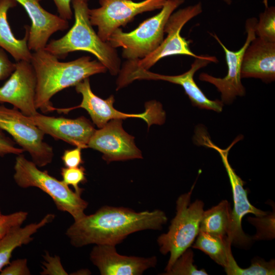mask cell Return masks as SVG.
<instances>
[{
    "instance_id": "10",
    "label": "cell",
    "mask_w": 275,
    "mask_h": 275,
    "mask_svg": "<svg viewBox=\"0 0 275 275\" xmlns=\"http://www.w3.org/2000/svg\"><path fill=\"white\" fill-rule=\"evenodd\" d=\"M0 129L10 134L30 154L38 167H45L52 162L53 149L44 141V133L18 109L0 105Z\"/></svg>"
},
{
    "instance_id": "12",
    "label": "cell",
    "mask_w": 275,
    "mask_h": 275,
    "mask_svg": "<svg viewBox=\"0 0 275 275\" xmlns=\"http://www.w3.org/2000/svg\"><path fill=\"white\" fill-rule=\"evenodd\" d=\"M168 0H99L100 7L88 10L90 22L98 27L97 35L106 42L111 34L143 12L162 8Z\"/></svg>"
},
{
    "instance_id": "20",
    "label": "cell",
    "mask_w": 275,
    "mask_h": 275,
    "mask_svg": "<svg viewBox=\"0 0 275 275\" xmlns=\"http://www.w3.org/2000/svg\"><path fill=\"white\" fill-rule=\"evenodd\" d=\"M17 4L15 0H0V47L10 53L16 62H30L32 52L28 45L30 26H24L25 35L19 39L13 33L8 20V11Z\"/></svg>"
},
{
    "instance_id": "2",
    "label": "cell",
    "mask_w": 275,
    "mask_h": 275,
    "mask_svg": "<svg viewBox=\"0 0 275 275\" xmlns=\"http://www.w3.org/2000/svg\"><path fill=\"white\" fill-rule=\"evenodd\" d=\"M30 62L37 80L35 106L44 113L56 110L50 99L58 92L107 70L99 61L91 60L89 56L61 62L44 48L32 52Z\"/></svg>"
},
{
    "instance_id": "28",
    "label": "cell",
    "mask_w": 275,
    "mask_h": 275,
    "mask_svg": "<svg viewBox=\"0 0 275 275\" xmlns=\"http://www.w3.org/2000/svg\"><path fill=\"white\" fill-rule=\"evenodd\" d=\"M61 174L64 183L72 186L76 193L81 195L84 189L79 187V184L84 183L87 181L85 169L83 167H63L61 170Z\"/></svg>"
},
{
    "instance_id": "19",
    "label": "cell",
    "mask_w": 275,
    "mask_h": 275,
    "mask_svg": "<svg viewBox=\"0 0 275 275\" xmlns=\"http://www.w3.org/2000/svg\"><path fill=\"white\" fill-rule=\"evenodd\" d=\"M241 77L255 78L268 84L275 80V42L256 37L242 59Z\"/></svg>"
},
{
    "instance_id": "7",
    "label": "cell",
    "mask_w": 275,
    "mask_h": 275,
    "mask_svg": "<svg viewBox=\"0 0 275 275\" xmlns=\"http://www.w3.org/2000/svg\"><path fill=\"white\" fill-rule=\"evenodd\" d=\"M77 93L81 94L82 99L79 105L76 106L58 108V113L67 114L72 109L82 108L90 116L92 120L99 128L103 127L110 120L138 118L143 119L148 127L152 124L161 125L166 120V113L162 105L156 101L148 102L145 105L146 109L141 114H125L115 108L113 96L103 99L96 95L92 91L89 78H87L75 86Z\"/></svg>"
},
{
    "instance_id": "23",
    "label": "cell",
    "mask_w": 275,
    "mask_h": 275,
    "mask_svg": "<svg viewBox=\"0 0 275 275\" xmlns=\"http://www.w3.org/2000/svg\"><path fill=\"white\" fill-rule=\"evenodd\" d=\"M231 211L230 203L226 200H222L208 210H204L199 231L219 237L227 236Z\"/></svg>"
},
{
    "instance_id": "34",
    "label": "cell",
    "mask_w": 275,
    "mask_h": 275,
    "mask_svg": "<svg viewBox=\"0 0 275 275\" xmlns=\"http://www.w3.org/2000/svg\"><path fill=\"white\" fill-rule=\"evenodd\" d=\"M15 68L16 63L12 62L6 51L0 47V80L9 78Z\"/></svg>"
},
{
    "instance_id": "9",
    "label": "cell",
    "mask_w": 275,
    "mask_h": 275,
    "mask_svg": "<svg viewBox=\"0 0 275 275\" xmlns=\"http://www.w3.org/2000/svg\"><path fill=\"white\" fill-rule=\"evenodd\" d=\"M202 11V3L198 2L173 12L164 26V31L167 36L160 45L143 58L128 60L121 70L128 71L137 68L148 70L162 58L171 56L184 55L200 58L201 55L192 52L189 48V42L181 36L180 33L183 26L200 14Z\"/></svg>"
},
{
    "instance_id": "4",
    "label": "cell",
    "mask_w": 275,
    "mask_h": 275,
    "mask_svg": "<svg viewBox=\"0 0 275 275\" xmlns=\"http://www.w3.org/2000/svg\"><path fill=\"white\" fill-rule=\"evenodd\" d=\"M13 179L20 187H35L47 194L53 201L57 208L70 214L74 221L86 215L85 210L88 203L81 195L72 190L62 180L39 170L32 161L22 154L18 155L14 167Z\"/></svg>"
},
{
    "instance_id": "31",
    "label": "cell",
    "mask_w": 275,
    "mask_h": 275,
    "mask_svg": "<svg viewBox=\"0 0 275 275\" xmlns=\"http://www.w3.org/2000/svg\"><path fill=\"white\" fill-rule=\"evenodd\" d=\"M31 271L25 258L18 259L10 262L1 271V275H30Z\"/></svg>"
},
{
    "instance_id": "17",
    "label": "cell",
    "mask_w": 275,
    "mask_h": 275,
    "mask_svg": "<svg viewBox=\"0 0 275 275\" xmlns=\"http://www.w3.org/2000/svg\"><path fill=\"white\" fill-rule=\"evenodd\" d=\"M90 258L101 275H141L157 264L155 256L145 258L119 254L115 245L96 244Z\"/></svg>"
},
{
    "instance_id": "14",
    "label": "cell",
    "mask_w": 275,
    "mask_h": 275,
    "mask_svg": "<svg viewBox=\"0 0 275 275\" xmlns=\"http://www.w3.org/2000/svg\"><path fill=\"white\" fill-rule=\"evenodd\" d=\"M88 147L101 152L102 158L108 163L142 158L134 137L123 128L122 119L110 120L102 128L95 130Z\"/></svg>"
},
{
    "instance_id": "3",
    "label": "cell",
    "mask_w": 275,
    "mask_h": 275,
    "mask_svg": "<svg viewBox=\"0 0 275 275\" xmlns=\"http://www.w3.org/2000/svg\"><path fill=\"white\" fill-rule=\"evenodd\" d=\"M75 21L72 27L62 37L52 40L44 49L59 59L70 52L83 51L95 56L112 75L120 70V60L115 48L103 41L93 29L88 14V1L72 0Z\"/></svg>"
},
{
    "instance_id": "6",
    "label": "cell",
    "mask_w": 275,
    "mask_h": 275,
    "mask_svg": "<svg viewBox=\"0 0 275 275\" xmlns=\"http://www.w3.org/2000/svg\"><path fill=\"white\" fill-rule=\"evenodd\" d=\"M184 0H168L161 11L129 33L116 30L108 38L113 47H122V56L128 60L144 58L155 50L164 39V26L170 15Z\"/></svg>"
},
{
    "instance_id": "30",
    "label": "cell",
    "mask_w": 275,
    "mask_h": 275,
    "mask_svg": "<svg viewBox=\"0 0 275 275\" xmlns=\"http://www.w3.org/2000/svg\"><path fill=\"white\" fill-rule=\"evenodd\" d=\"M42 270L40 272L42 275H67V272L64 268L60 257L50 256L46 252L43 256Z\"/></svg>"
},
{
    "instance_id": "25",
    "label": "cell",
    "mask_w": 275,
    "mask_h": 275,
    "mask_svg": "<svg viewBox=\"0 0 275 275\" xmlns=\"http://www.w3.org/2000/svg\"><path fill=\"white\" fill-rule=\"evenodd\" d=\"M193 262V252L191 249L188 248L178 258L170 269L162 274L207 275L208 274L204 269L199 270Z\"/></svg>"
},
{
    "instance_id": "15",
    "label": "cell",
    "mask_w": 275,
    "mask_h": 275,
    "mask_svg": "<svg viewBox=\"0 0 275 275\" xmlns=\"http://www.w3.org/2000/svg\"><path fill=\"white\" fill-rule=\"evenodd\" d=\"M36 76L29 61H19L5 84L0 87V103H9L25 116L38 112L35 106Z\"/></svg>"
},
{
    "instance_id": "33",
    "label": "cell",
    "mask_w": 275,
    "mask_h": 275,
    "mask_svg": "<svg viewBox=\"0 0 275 275\" xmlns=\"http://www.w3.org/2000/svg\"><path fill=\"white\" fill-rule=\"evenodd\" d=\"M21 148L15 146V143L6 135L3 130L0 129V156L4 157L6 155L13 154L19 155L24 152Z\"/></svg>"
},
{
    "instance_id": "36",
    "label": "cell",
    "mask_w": 275,
    "mask_h": 275,
    "mask_svg": "<svg viewBox=\"0 0 275 275\" xmlns=\"http://www.w3.org/2000/svg\"><path fill=\"white\" fill-rule=\"evenodd\" d=\"M227 5H230L232 3V0H221Z\"/></svg>"
},
{
    "instance_id": "29",
    "label": "cell",
    "mask_w": 275,
    "mask_h": 275,
    "mask_svg": "<svg viewBox=\"0 0 275 275\" xmlns=\"http://www.w3.org/2000/svg\"><path fill=\"white\" fill-rule=\"evenodd\" d=\"M28 216V212L24 211L3 214L0 218V240L12 229L22 226Z\"/></svg>"
},
{
    "instance_id": "13",
    "label": "cell",
    "mask_w": 275,
    "mask_h": 275,
    "mask_svg": "<svg viewBox=\"0 0 275 275\" xmlns=\"http://www.w3.org/2000/svg\"><path fill=\"white\" fill-rule=\"evenodd\" d=\"M257 22V19L255 17L246 19L245 23L246 40L242 46L236 51L229 49L216 34H211L225 53L228 67L227 74L222 78L214 77L206 73H201L199 79L214 86L221 93V100L224 104H230L237 97H243L245 95V89L241 82V64L246 48L256 37L255 28Z\"/></svg>"
},
{
    "instance_id": "37",
    "label": "cell",
    "mask_w": 275,
    "mask_h": 275,
    "mask_svg": "<svg viewBox=\"0 0 275 275\" xmlns=\"http://www.w3.org/2000/svg\"><path fill=\"white\" fill-rule=\"evenodd\" d=\"M263 3L264 4L265 7L268 6V0H263Z\"/></svg>"
},
{
    "instance_id": "27",
    "label": "cell",
    "mask_w": 275,
    "mask_h": 275,
    "mask_svg": "<svg viewBox=\"0 0 275 275\" xmlns=\"http://www.w3.org/2000/svg\"><path fill=\"white\" fill-rule=\"evenodd\" d=\"M275 274V261H266L256 257L251 261V265L246 268L235 266L227 274L229 275H272Z\"/></svg>"
},
{
    "instance_id": "18",
    "label": "cell",
    "mask_w": 275,
    "mask_h": 275,
    "mask_svg": "<svg viewBox=\"0 0 275 275\" xmlns=\"http://www.w3.org/2000/svg\"><path fill=\"white\" fill-rule=\"evenodd\" d=\"M15 1L24 8L31 21L28 42L31 51L44 48L53 33L68 28V20L43 9L40 4L41 0Z\"/></svg>"
},
{
    "instance_id": "38",
    "label": "cell",
    "mask_w": 275,
    "mask_h": 275,
    "mask_svg": "<svg viewBox=\"0 0 275 275\" xmlns=\"http://www.w3.org/2000/svg\"><path fill=\"white\" fill-rule=\"evenodd\" d=\"M2 215H3V214H2V212H1V208H0V218L2 217Z\"/></svg>"
},
{
    "instance_id": "26",
    "label": "cell",
    "mask_w": 275,
    "mask_h": 275,
    "mask_svg": "<svg viewBox=\"0 0 275 275\" xmlns=\"http://www.w3.org/2000/svg\"><path fill=\"white\" fill-rule=\"evenodd\" d=\"M256 37L275 42V7H265L260 13L255 28Z\"/></svg>"
},
{
    "instance_id": "35",
    "label": "cell",
    "mask_w": 275,
    "mask_h": 275,
    "mask_svg": "<svg viewBox=\"0 0 275 275\" xmlns=\"http://www.w3.org/2000/svg\"><path fill=\"white\" fill-rule=\"evenodd\" d=\"M57 8L59 16L65 20L72 18L73 13L70 3L72 0H53ZM88 2V0H86Z\"/></svg>"
},
{
    "instance_id": "24",
    "label": "cell",
    "mask_w": 275,
    "mask_h": 275,
    "mask_svg": "<svg viewBox=\"0 0 275 275\" xmlns=\"http://www.w3.org/2000/svg\"><path fill=\"white\" fill-rule=\"evenodd\" d=\"M248 222L256 228V234L251 237L252 240H272L275 237V214L273 212H268L266 214L256 216L249 217Z\"/></svg>"
},
{
    "instance_id": "5",
    "label": "cell",
    "mask_w": 275,
    "mask_h": 275,
    "mask_svg": "<svg viewBox=\"0 0 275 275\" xmlns=\"http://www.w3.org/2000/svg\"><path fill=\"white\" fill-rule=\"evenodd\" d=\"M194 186L195 184L189 191L178 197L176 215L171 221L169 231L157 238L160 253L170 254L165 272L169 271L178 258L191 246L199 232L204 204L200 200L190 203Z\"/></svg>"
},
{
    "instance_id": "1",
    "label": "cell",
    "mask_w": 275,
    "mask_h": 275,
    "mask_svg": "<svg viewBox=\"0 0 275 275\" xmlns=\"http://www.w3.org/2000/svg\"><path fill=\"white\" fill-rule=\"evenodd\" d=\"M167 221L166 213L159 209L136 212L126 207L104 206L74 221L65 234L76 248L90 244L116 246L132 233L161 230Z\"/></svg>"
},
{
    "instance_id": "8",
    "label": "cell",
    "mask_w": 275,
    "mask_h": 275,
    "mask_svg": "<svg viewBox=\"0 0 275 275\" xmlns=\"http://www.w3.org/2000/svg\"><path fill=\"white\" fill-rule=\"evenodd\" d=\"M215 56L201 55L195 58L190 69L183 74L177 75H166L149 71L144 69H134L121 71L118 78L117 90L129 84L136 79L161 80L180 85L188 97L193 105L200 109L211 110L217 113L222 112L224 104L221 100L208 98L196 83L194 76L199 69L211 63H216Z\"/></svg>"
},
{
    "instance_id": "16",
    "label": "cell",
    "mask_w": 275,
    "mask_h": 275,
    "mask_svg": "<svg viewBox=\"0 0 275 275\" xmlns=\"http://www.w3.org/2000/svg\"><path fill=\"white\" fill-rule=\"evenodd\" d=\"M27 117L44 134L81 149L88 148L89 141L96 130L85 117L73 119L47 116L38 113Z\"/></svg>"
},
{
    "instance_id": "11",
    "label": "cell",
    "mask_w": 275,
    "mask_h": 275,
    "mask_svg": "<svg viewBox=\"0 0 275 275\" xmlns=\"http://www.w3.org/2000/svg\"><path fill=\"white\" fill-rule=\"evenodd\" d=\"M240 135L237 136L226 149H222L214 144L210 138L205 141V147L215 150L220 155L229 178L232 188L234 202L233 209L231 211V223L227 237L232 244L240 247H247L252 242L251 237L247 236L242 229V217L248 213L256 216H263L267 212L262 211L252 205L248 198V192L243 187L244 182L235 173L228 161L229 152L233 146L241 141Z\"/></svg>"
},
{
    "instance_id": "22",
    "label": "cell",
    "mask_w": 275,
    "mask_h": 275,
    "mask_svg": "<svg viewBox=\"0 0 275 275\" xmlns=\"http://www.w3.org/2000/svg\"><path fill=\"white\" fill-rule=\"evenodd\" d=\"M193 248L208 255L213 261L228 272L237 264L232 253V243L227 236L219 237L199 231ZM226 272V273H227Z\"/></svg>"
},
{
    "instance_id": "32",
    "label": "cell",
    "mask_w": 275,
    "mask_h": 275,
    "mask_svg": "<svg viewBox=\"0 0 275 275\" xmlns=\"http://www.w3.org/2000/svg\"><path fill=\"white\" fill-rule=\"evenodd\" d=\"M81 148H76L64 151L61 157L64 165L66 168H76L80 166L84 161L81 157Z\"/></svg>"
},
{
    "instance_id": "21",
    "label": "cell",
    "mask_w": 275,
    "mask_h": 275,
    "mask_svg": "<svg viewBox=\"0 0 275 275\" xmlns=\"http://www.w3.org/2000/svg\"><path fill=\"white\" fill-rule=\"evenodd\" d=\"M55 215L47 214L39 222L18 226L10 230L0 240V271L10 262L14 251L33 240V236L40 229L52 222Z\"/></svg>"
}]
</instances>
